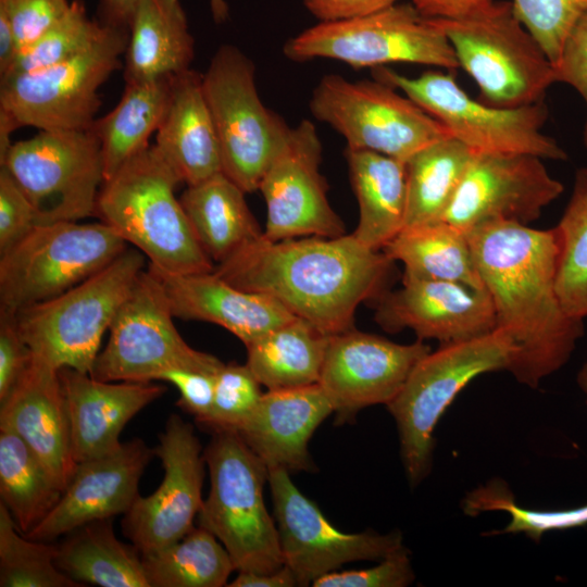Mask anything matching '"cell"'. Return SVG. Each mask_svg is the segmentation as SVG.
<instances>
[{
	"instance_id": "obj_1",
	"label": "cell",
	"mask_w": 587,
	"mask_h": 587,
	"mask_svg": "<svg viewBox=\"0 0 587 587\" xmlns=\"http://www.w3.org/2000/svg\"><path fill=\"white\" fill-rule=\"evenodd\" d=\"M496 328L514 341L517 354L509 372L538 387L571 359L585 333L557 290L558 241L553 228L536 229L512 221L490 222L467 233Z\"/></svg>"
},
{
	"instance_id": "obj_2",
	"label": "cell",
	"mask_w": 587,
	"mask_h": 587,
	"mask_svg": "<svg viewBox=\"0 0 587 587\" xmlns=\"http://www.w3.org/2000/svg\"><path fill=\"white\" fill-rule=\"evenodd\" d=\"M394 264L383 250L366 248L352 234L278 241L262 235L213 271L333 336L354 328L358 307L388 290Z\"/></svg>"
},
{
	"instance_id": "obj_3",
	"label": "cell",
	"mask_w": 587,
	"mask_h": 587,
	"mask_svg": "<svg viewBox=\"0 0 587 587\" xmlns=\"http://www.w3.org/2000/svg\"><path fill=\"white\" fill-rule=\"evenodd\" d=\"M182 179L154 145L104 180L95 215L168 274L207 273L213 261L198 242L179 198Z\"/></svg>"
},
{
	"instance_id": "obj_4",
	"label": "cell",
	"mask_w": 587,
	"mask_h": 587,
	"mask_svg": "<svg viewBox=\"0 0 587 587\" xmlns=\"http://www.w3.org/2000/svg\"><path fill=\"white\" fill-rule=\"evenodd\" d=\"M517 348L502 329L467 340L442 344L422 358L398 395L386 404L396 421L408 480L429 473L434 430L462 389L477 376L512 366Z\"/></svg>"
},
{
	"instance_id": "obj_5",
	"label": "cell",
	"mask_w": 587,
	"mask_h": 587,
	"mask_svg": "<svg viewBox=\"0 0 587 587\" xmlns=\"http://www.w3.org/2000/svg\"><path fill=\"white\" fill-rule=\"evenodd\" d=\"M212 435L203 451L210 491L197 525L222 542L238 572H273L284 560L275 519L263 500L268 467L236 430Z\"/></svg>"
},
{
	"instance_id": "obj_6",
	"label": "cell",
	"mask_w": 587,
	"mask_h": 587,
	"mask_svg": "<svg viewBox=\"0 0 587 587\" xmlns=\"http://www.w3.org/2000/svg\"><path fill=\"white\" fill-rule=\"evenodd\" d=\"M146 259L127 248L63 294L20 310L17 327L32 354L58 370L89 374L104 333L146 270Z\"/></svg>"
},
{
	"instance_id": "obj_7",
	"label": "cell",
	"mask_w": 587,
	"mask_h": 587,
	"mask_svg": "<svg viewBox=\"0 0 587 587\" xmlns=\"http://www.w3.org/2000/svg\"><path fill=\"white\" fill-rule=\"evenodd\" d=\"M487 104L516 108L545 99L555 68L516 16L511 1L461 18L436 20Z\"/></svg>"
},
{
	"instance_id": "obj_8",
	"label": "cell",
	"mask_w": 587,
	"mask_h": 587,
	"mask_svg": "<svg viewBox=\"0 0 587 587\" xmlns=\"http://www.w3.org/2000/svg\"><path fill=\"white\" fill-rule=\"evenodd\" d=\"M372 72L374 79L402 91L474 154L567 159L566 151L542 132L548 120L544 100L516 108H499L471 98L451 72L427 71L417 77L404 76L388 66H378Z\"/></svg>"
},
{
	"instance_id": "obj_9",
	"label": "cell",
	"mask_w": 587,
	"mask_h": 587,
	"mask_svg": "<svg viewBox=\"0 0 587 587\" xmlns=\"http://www.w3.org/2000/svg\"><path fill=\"white\" fill-rule=\"evenodd\" d=\"M127 248L118 233L101 221L38 224L0 253V311L16 314L59 296Z\"/></svg>"
},
{
	"instance_id": "obj_10",
	"label": "cell",
	"mask_w": 587,
	"mask_h": 587,
	"mask_svg": "<svg viewBox=\"0 0 587 587\" xmlns=\"http://www.w3.org/2000/svg\"><path fill=\"white\" fill-rule=\"evenodd\" d=\"M283 52L292 61L325 58L354 68L390 63L432 65L448 71L459 67L444 30L412 3H395L365 16L319 23L289 39Z\"/></svg>"
},
{
	"instance_id": "obj_11",
	"label": "cell",
	"mask_w": 587,
	"mask_h": 587,
	"mask_svg": "<svg viewBox=\"0 0 587 587\" xmlns=\"http://www.w3.org/2000/svg\"><path fill=\"white\" fill-rule=\"evenodd\" d=\"M253 62L237 47L221 46L202 74L203 93L218 139L222 173L246 193L263 175L291 127L261 101Z\"/></svg>"
},
{
	"instance_id": "obj_12",
	"label": "cell",
	"mask_w": 587,
	"mask_h": 587,
	"mask_svg": "<svg viewBox=\"0 0 587 587\" xmlns=\"http://www.w3.org/2000/svg\"><path fill=\"white\" fill-rule=\"evenodd\" d=\"M128 28L104 24L83 51L50 67L0 77V110L17 127L90 129L101 105L99 88L121 67Z\"/></svg>"
},
{
	"instance_id": "obj_13",
	"label": "cell",
	"mask_w": 587,
	"mask_h": 587,
	"mask_svg": "<svg viewBox=\"0 0 587 587\" xmlns=\"http://www.w3.org/2000/svg\"><path fill=\"white\" fill-rule=\"evenodd\" d=\"M311 113L347 141V148L378 152L407 162L447 137L446 127L405 95L380 80L351 82L337 74L321 78Z\"/></svg>"
},
{
	"instance_id": "obj_14",
	"label": "cell",
	"mask_w": 587,
	"mask_h": 587,
	"mask_svg": "<svg viewBox=\"0 0 587 587\" xmlns=\"http://www.w3.org/2000/svg\"><path fill=\"white\" fill-rule=\"evenodd\" d=\"M159 278L147 267L118 309L89 373L105 382H152L172 369L215 374L224 365L180 336Z\"/></svg>"
},
{
	"instance_id": "obj_15",
	"label": "cell",
	"mask_w": 587,
	"mask_h": 587,
	"mask_svg": "<svg viewBox=\"0 0 587 587\" xmlns=\"http://www.w3.org/2000/svg\"><path fill=\"white\" fill-rule=\"evenodd\" d=\"M0 166L30 201L38 224L95 215L105 177L101 146L91 128L40 130L14 142Z\"/></svg>"
},
{
	"instance_id": "obj_16",
	"label": "cell",
	"mask_w": 587,
	"mask_h": 587,
	"mask_svg": "<svg viewBox=\"0 0 587 587\" xmlns=\"http://www.w3.org/2000/svg\"><path fill=\"white\" fill-rule=\"evenodd\" d=\"M267 483L284 564L294 573L298 586L312 585L346 563L380 561L404 548L398 530L345 533L336 528L284 469H268Z\"/></svg>"
},
{
	"instance_id": "obj_17",
	"label": "cell",
	"mask_w": 587,
	"mask_h": 587,
	"mask_svg": "<svg viewBox=\"0 0 587 587\" xmlns=\"http://www.w3.org/2000/svg\"><path fill=\"white\" fill-rule=\"evenodd\" d=\"M153 450L163 466V479L151 495L139 496L122 521L123 534L141 555L189 533L203 503L205 461L192 425L172 414Z\"/></svg>"
},
{
	"instance_id": "obj_18",
	"label": "cell",
	"mask_w": 587,
	"mask_h": 587,
	"mask_svg": "<svg viewBox=\"0 0 587 587\" xmlns=\"http://www.w3.org/2000/svg\"><path fill=\"white\" fill-rule=\"evenodd\" d=\"M321 161L322 143L316 128L303 120L290 129L259 186L266 205V239L335 238L347 234L329 203Z\"/></svg>"
},
{
	"instance_id": "obj_19",
	"label": "cell",
	"mask_w": 587,
	"mask_h": 587,
	"mask_svg": "<svg viewBox=\"0 0 587 587\" xmlns=\"http://www.w3.org/2000/svg\"><path fill=\"white\" fill-rule=\"evenodd\" d=\"M562 192L538 157L474 154L442 220L466 234L490 222L527 225Z\"/></svg>"
},
{
	"instance_id": "obj_20",
	"label": "cell",
	"mask_w": 587,
	"mask_h": 587,
	"mask_svg": "<svg viewBox=\"0 0 587 587\" xmlns=\"http://www.w3.org/2000/svg\"><path fill=\"white\" fill-rule=\"evenodd\" d=\"M430 351L424 340L401 345L355 328L330 336L319 384L333 404L335 423L351 422L366 407L388 404Z\"/></svg>"
},
{
	"instance_id": "obj_21",
	"label": "cell",
	"mask_w": 587,
	"mask_h": 587,
	"mask_svg": "<svg viewBox=\"0 0 587 587\" xmlns=\"http://www.w3.org/2000/svg\"><path fill=\"white\" fill-rule=\"evenodd\" d=\"M375 321L388 333L411 329L420 340L442 344L483 336L496 328L485 288L402 275V285L376 301Z\"/></svg>"
},
{
	"instance_id": "obj_22",
	"label": "cell",
	"mask_w": 587,
	"mask_h": 587,
	"mask_svg": "<svg viewBox=\"0 0 587 587\" xmlns=\"http://www.w3.org/2000/svg\"><path fill=\"white\" fill-rule=\"evenodd\" d=\"M153 454L135 438L109 454L78 462L58 503L24 535L52 542L87 523L127 513L140 496L138 484Z\"/></svg>"
},
{
	"instance_id": "obj_23",
	"label": "cell",
	"mask_w": 587,
	"mask_h": 587,
	"mask_svg": "<svg viewBox=\"0 0 587 587\" xmlns=\"http://www.w3.org/2000/svg\"><path fill=\"white\" fill-rule=\"evenodd\" d=\"M0 424L12 428L63 490L77 465L59 370L34 357L0 402Z\"/></svg>"
},
{
	"instance_id": "obj_24",
	"label": "cell",
	"mask_w": 587,
	"mask_h": 587,
	"mask_svg": "<svg viewBox=\"0 0 587 587\" xmlns=\"http://www.w3.org/2000/svg\"><path fill=\"white\" fill-rule=\"evenodd\" d=\"M59 375L76 463L118 449L126 424L166 390L151 382L99 380L68 367L60 369Z\"/></svg>"
},
{
	"instance_id": "obj_25",
	"label": "cell",
	"mask_w": 587,
	"mask_h": 587,
	"mask_svg": "<svg viewBox=\"0 0 587 587\" xmlns=\"http://www.w3.org/2000/svg\"><path fill=\"white\" fill-rule=\"evenodd\" d=\"M332 413L333 404L320 384L267 390L236 432L268 469L314 472L308 445Z\"/></svg>"
},
{
	"instance_id": "obj_26",
	"label": "cell",
	"mask_w": 587,
	"mask_h": 587,
	"mask_svg": "<svg viewBox=\"0 0 587 587\" xmlns=\"http://www.w3.org/2000/svg\"><path fill=\"white\" fill-rule=\"evenodd\" d=\"M147 267L159 278L174 317L220 325L245 346L296 317L275 299L242 290L214 271L168 274Z\"/></svg>"
},
{
	"instance_id": "obj_27",
	"label": "cell",
	"mask_w": 587,
	"mask_h": 587,
	"mask_svg": "<svg viewBox=\"0 0 587 587\" xmlns=\"http://www.w3.org/2000/svg\"><path fill=\"white\" fill-rule=\"evenodd\" d=\"M154 146L187 186L222 173L221 150L203 93L202 74L188 70L172 76Z\"/></svg>"
},
{
	"instance_id": "obj_28",
	"label": "cell",
	"mask_w": 587,
	"mask_h": 587,
	"mask_svg": "<svg viewBox=\"0 0 587 587\" xmlns=\"http://www.w3.org/2000/svg\"><path fill=\"white\" fill-rule=\"evenodd\" d=\"M195 39L179 0H139L124 52L125 83L173 76L190 70Z\"/></svg>"
},
{
	"instance_id": "obj_29",
	"label": "cell",
	"mask_w": 587,
	"mask_h": 587,
	"mask_svg": "<svg viewBox=\"0 0 587 587\" xmlns=\"http://www.w3.org/2000/svg\"><path fill=\"white\" fill-rule=\"evenodd\" d=\"M345 155L359 204V222L351 234L366 248L380 251L405 224V162L349 148Z\"/></svg>"
},
{
	"instance_id": "obj_30",
	"label": "cell",
	"mask_w": 587,
	"mask_h": 587,
	"mask_svg": "<svg viewBox=\"0 0 587 587\" xmlns=\"http://www.w3.org/2000/svg\"><path fill=\"white\" fill-rule=\"evenodd\" d=\"M246 192L224 173L187 186L179 200L207 255L221 263L263 235Z\"/></svg>"
},
{
	"instance_id": "obj_31",
	"label": "cell",
	"mask_w": 587,
	"mask_h": 587,
	"mask_svg": "<svg viewBox=\"0 0 587 587\" xmlns=\"http://www.w3.org/2000/svg\"><path fill=\"white\" fill-rule=\"evenodd\" d=\"M57 547L58 567L83 586L150 587L141 553L116 538L112 519L75 528Z\"/></svg>"
},
{
	"instance_id": "obj_32",
	"label": "cell",
	"mask_w": 587,
	"mask_h": 587,
	"mask_svg": "<svg viewBox=\"0 0 587 587\" xmlns=\"http://www.w3.org/2000/svg\"><path fill=\"white\" fill-rule=\"evenodd\" d=\"M329 339L295 317L246 345V364L267 390L319 384Z\"/></svg>"
},
{
	"instance_id": "obj_33",
	"label": "cell",
	"mask_w": 587,
	"mask_h": 587,
	"mask_svg": "<svg viewBox=\"0 0 587 587\" xmlns=\"http://www.w3.org/2000/svg\"><path fill=\"white\" fill-rule=\"evenodd\" d=\"M383 251L403 275L484 288L467 234L445 220L404 227Z\"/></svg>"
},
{
	"instance_id": "obj_34",
	"label": "cell",
	"mask_w": 587,
	"mask_h": 587,
	"mask_svg": "<svg viewBox=\"0 0 587 587\" xmlns=\"http://www.w3.org/2000/svg\"><path fill=\"white\" fill-rule=\"evenodd\" d=\"M172 76L125 83L112 111L91 126L99 139L104 177H111L127 160L147 148L163 118ZM104 179V180H105Z\"/></svg>"
},
{
	"instance_id": "obj_35",
	"label": "cell",
	"mask_w": 587,
	"mask_h": 587,
	"mask_svg": "<svg viewBox=\"0 0 587 587\" xmlns=\"http://www.w3.org/2000/svg\"><path fill=\"white\" fill-rule=\"evenodd\" d=\"M62 495L57 480L9 426L0 424V498L22 534L30 532Z\"/></svg>"
},
{
	"instance_id": "obj_36",
	"label": "cell",
	"mask_w": 587,
	"mask_h": 587,
	"mask_svg": "<svg viewBox=\"0 0 587 587\" xmlns=\"http://www.w3.org/2000/svg\"><path fill=\"white\" fill-rule=\"evenodd\" d=\"M473 155L450 136L421 149L405 162L404 227L444 218Z\"/></svg>"
},
{
	"instance_id": "obj_37",
	"label": "cell",
	"mask_w": 587,
	"mask_h": 587,
	"mask_svg": "<svg viewBox=\"0 0 587 587\" xmlns=\"http://www.w3.org/2000/svg\"><path fill=\"white\" fill-rule=\"evenodd\" d=\"M150 587H222L235 565L222 542L208 529L195 526L170 546L142 554Z\"/></svg>"
},
{
	"instance_id": "obj_38",
	"label": "cell",
	"mask_w": 587,
	"mask_h": 587,
	"mask_svg": "<svg viewBox=\"0 0 587 587\" xmlns=\"http://www.w3.org/2000/svg\"><path fill=\"white\" fill-rule=\"evenodd\" d=\"M558 241L557 290L565 311L587 317V166L576 171L572 192L553 227Z\"/></svg>"
},
{
	"instance_id": "obj_39",
	"label": "cell",
	"mask_w": 587,
	"mask_h": 587,
	"mask_svg": "<svg viewBox=\"0 0 587 587\" xmlns=\"http://www.w3.org/2000/svg\"><path fill=\"white\" fill-rule=\"evenodd\" d=\"M58 547L26 537L0 503V586L82 587L57 565Z\"/></svg>"
},
{
	"instance_id": "obj_40",
	"label": "cell",
	"mask_w": 587,
	"mask_h": 587,
	"mask_svg": "<svg viewBox=\"0 0 587 587\" xmlns=\"http://www.w3.org/2000/svg\"><path fill=\"white\" fill-rule=\"evenodd\" d=\"M505 511L511 520L500 532L490 534L524 533L539 541L545 533L587 525V504L565 510H533L519 505L501 480L473 490L464 501V511L476 515L485 511ZM488 534V535H490Z\"/></svg>"
},
{
	"instance_id": "obj_41",
	"label": "cell",
	"mask_w": 587,
	"mask_h": 587,
	"mask_svg": "<svg viewBox=\"0 0 587 587\" xmlns=\"http://www.w3.org/2000/svg\"><path fill=\"white\" fill-rule=\"evenodd\" d=\"M103 27L100 21L88 17L82 1H72L67 13L35 42L21 50L3 76L32 73L61 63L87 48Z\"/></svg>"
},
{
	"instance_id": "obj_42",
	"label": "cell",
	"mask_w": 587,
	"mask_h": 587,
	"mask_svg": "<svg viewBox=\"0 0 587 587\" xmlns=\"http://www.w3.org/2000/svg\"><path fill=\"white\" fill-rule=\"evenodd\" d=\"M514 12L555 65L577 23L587 15V0H512Z\"/></svg>"
},
{
	"instance_id": "obj_43",
	"label": "cell",
	"mask_w": 587,
	"mask_h": 587,
	"mask_svg": "<svg viewBox=\"0 0 587 587\" xmlns=\"http://www.w3.org/2000/svg\"><path fill=\"white\" fill-rule=\"evenodd\" d=\"M263 394L247 364L224 363L215 374L213 410L204 427L212 433L236 430L257 408Z\"/></svg>"
},
{
	"instance_id": "obj_44",
	"label": "cell",
	"mask_w": 587,
	"mask_h": 587,
	"mask_svg": "<svg viewBox=\"0 0 587 587\" xmlns=\"http://www.w3.org/2000/svg\"><path fill=\"white\" fill-rule=\"evenodd\" d=\"M408 549L404 547L375 566L361 570L333 571L316 578L314 587H404L414 580Z\"/></svg>"
},
{
	"instance_id": "obj_45",
	"label": "cell",
	"mask_w": 587,
	"mask_h": 587,
	"mask_svg": "<svg viewBox=\"0 0 587 587\" xmlns=\"http://www.w3.org/2000/svg\"><path fill=\"white\" fill-rule=\"evenodd\" d=\"M71 3L68 0H0V12L8 17L21 51L59 22Z\"/></svg>"
},
{
	"instance_id": "obj_46",
	"label": "cell",
	"mask_w": 587,
	"mask_h": 587,
	"mask_svg": "<svg viewBox=\"0 0 587 587\" xmlns=\"http://www.w3.org/2000/svg\"><path fill=\"white\" fill-rule=\"evenodd\" d=\"M38 225L34 208L5 167L0 166V253Z\"/></svg>"
},
{
	"instance_id": "obj_47",
	"label": "cell",
	"mask_w": 587,
	"mask_h": 587,
	"mask_svg": "<svg viewBox=\"0 0 587 587\" xmlns=\"http://www.w3.org/2000/svg\"><path fill=\"white\" fill-rule=\"evenodd\" d=\"M215 374L172 369L164 372L159 380L173 384L179 392L177 405L193 415L196 421L204 426L213 410Z\"/></svg>"
},
{
	"instance_id": "obj_48",
	"label": "cell",
	"mask_w": 587,
	"mask_h": 587,
	"mask_svg": "<svg viewBox=\"0 0 587 587\" xmlns=\"http://www.w3.org/2000/svg\"><path fill=\"white\" fill-rule=\"evenodd\" d=\"M32 360L15 314L0 311V402L11 394Z\"/></svg>"
},
{
	"instance_id": "obj_49",
	"label": "cell",
	"mask_w": 587,
	"mask_h": 587,
	"mask_svg": "<svg viewBox=\"0 0 587 587\" xmlns=\"http://www.w3.org/2000/svg\"><path fill=\"white\" fill-rule=\"evenodd\" d=\"M554 68L557 83L573 87L587 107V15L569 36ZM583 143L587 148V118L583 128Z\"/></svg>"
},
{
	"instance_id": "obj_50",
	"label": "cell",
	"mask_w": 587,
	"mask_h": 587,
	"mask_svg": "<svg viewBox=\"0 0 587 587\" xmlns=\"http://www.w3.org/2000/svg\"><path fill=\"white\" fill-rule=\"evenodd\" d=\"M319 23L338 22L365 16L398 2V0H303Z\"/></svg>"
},
{
	"instance_id": "obj_51",
	"label": "cell",
	"mask_w": 587,
	"mask_h": 587,
	"mask_svg": "<svg viewBox=\"0 0 587 587\" xmlns=\"http://www.w3.org/2000/svg\"><path fill=\"white\" fill-rule=\"evenodd\" d=\"M411 3L425 17L453 20L479 13L494 0H411Z\"/></svg>"
},
{
	"instance_id": "obj_52",
	"label": "cell",
	"mask_w": 587,
	"mask_h": 587,
	"mask_svg": "<svg viewBox=\"0 0 587 587\" xmlns=\"http://www.w3.org/2000/svg\"><path fill=\"white\" fill-rule=\"evenodd\" d=\"M229 587H294L298 586L297 579L287 565L273 572H238V575L229 584Z\"/></svg>"
},
{
	"instance_id": "obj_53",
	"label": "cell",
	"mask_w": 587,
	"mask_h": 587,
	"mask_svg": "<svg viewBox=\"0 0 587 587\" xmlns=\"http://www.w3.org/2000/svg\"><path fill=\"white\" fill-rule=\"evenodd\" d=\"M139 0H100L101 23L128 28Z\"/></svg>"
},
{
	"instance_id": "obj_54",
	"label": "cell",
	"mask_w": 587,
	"mask_h": 587,
	"mask_svg": "<svg viewBox=\"0 0 587 587\" xmlns=\"http://www.w3.org/2000/svg\"><path fill=\"white\" fill-rule=\"evenodd\" d=\"M20 48L12 26L4 13L0 12V77L13 66Z\"/></svg>"
},
{
	"instance_id": "obj_55",
	"label": "cell",
	"mask_w": 587,
	"mask_h": 587,
	"mask_svg": "<svg viewBox=\"0 0 587 587\" xmlns=\"http://www.w3.org/2000/svg\"><path fill=\"white\" fill-rule=\"evenodd\" d=\"M17 128L12 117L3 110H0V164L4 161L13 145L11 134Z\"/></svg>"
},
{
	"instance_id": "obj_56",
	"label": "cell",
	"mask_w": 587,
	"mask_h": 587,
	"mask_svg": "<svg viewBox=\"0 0 587 587\" xmlns=\"http://www.w3.org/2000/svg\"><path fill=\"white\" fill-rule=\"evenodd\" d=\"M210 8L215 23H224L228 17V5L226 0H210Z\"/></svg>"
},
{
	"instance_id": "obj_57",
	"label": "cell",
	"mask_w": 587,
	"mask_h": 587,
	"mask_svg": "<svg viewBox=\"0 0 587 587\" xmlns=\"http://www.w3.org/2000/svg\"><path fill=\"white\" fill-rule=\"evenodd\" d=\"M576 380L578 387L587 397V361L579 369Z\"/></svg>"
}]
</instances>
